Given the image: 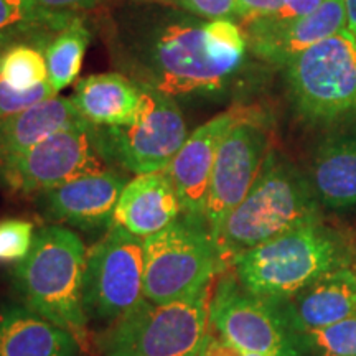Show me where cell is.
Returning <instances> with one entry per match:
<instances>
[{
    "label": "cell",
    "instance_id": "1",
    "mask_svg": "<svg viewBox=\"0 0 356 356\" xmlns=\"http://www.w3.org/2000/svg\"><path fill=\"white\" fill-rule=\"evenodd\" d=\"M113 53L129 79L175 101L221 95L243 66L210 50L203 19L170 6L127 13Z\"/></svg>",
    "mask_w": 356,
    "mask_h": 356
},
{
    "label": "cell",
    "instance_id": "2",
    "mask_svg": "<svg viewBox=\"0 0 356 356\" xmlns=\"http://www.w3.org/2000/svg\"><path fill=\"white\" fill-rule=\"evenodd\" d=\"M320 221V200L312 181L286 155L270 147L246 198L231 211L213 239L225 270H229L236 257L248 249Z\"/></svg>",
    "mask_w": 356,
    "mask_h": 356
},
{
    "label": "cell",
    "instance_id": "3",
    "mask_svg": "<svg viewBox=\"0 0 356 356\" xmlns=\"http://www.w3.org/2000/svg\"><path fill=\"white\" fill-rule=\"evenodd\" d=\"M86 246L66 226L35 231L33 246L13 269V289L20 304L40 317L81 338L86 332L83 307Z\"/></svg>",
    "mask_w": 356,
    "mask_h": 356
},
{
    "label": "cell",
    "instance_id": "4",
    "mask_svg": "<svg viewBox=\"0 0 356 356\" xmlns=\"http://www.w3.org/2000/svg\"><path fill=\"white\" fill-rule=\"evenodd\" d=\"M350 261L345 239L320 221L248 249L236 257L231 269L254 296L287 300L320 275L351 267Z\"/></svg>",
    "mask_w": 356,
    "mask_h": 356
},
{
    "label": "cell",
    "instance_id": "5",
    "mask_svg": "<svg viewBox=\"0 0 356 356\" xmlns=\"http://www.w3.org/2000/svg\"><path fill=\"white\" fill-rule=\"evenodd\" d=\"M213 284L181 299L145 297L96 337L99 356H200L210 335Z\"/></svg>",
    "mask_w": 356,
    "mask_h": 356
},
{
    "label": "cell",
    "instance_id": "6",
    "mask_svg": "<svg viewBox=\"0 0 356 356\" xmlns=\"http://www.w3.org/2000/svg\"><path fill=\"white\" fill-rule=\"evenodd\" d=\"M284 78L302 121L332 126L356 119V40L346 29L289 61Z\"/></svg>",
    "mask_w": 356,
    "mask_h": 356
},
{
    "label": "cell",
    "instance_id": "7",
    "mask_svg": "<svg viewBox=\"0 0 356 356\" xmlns=\"http://www.w3.org/2000/svg\"><path fill=\"white\" fill-rule=\"evenodd\" d=\"M226 273L202 218L181 213L167 228L144 239V297L155 304L181 299L211 286Z\"/></svg>",
    "mask_w": 356,
    "mask_h": 356
},
{
    "label": "cell",
    "instance_id": "8",
    "mask_svg": "<svg viewBox=\"0 0 356 356\" xmlns=\"http://www.w3.org/2000/svg\"><path fill=\"white\" fill-rule=\"evenodd\" d=\"M108 170L118 168L104 152L99 127L81 118L12 160L0 172V184L19 193L38 195Z\"/></svg>",
    "mask_w": 356,
    "mask_h": 356
},
{
    "label": "cell",
    "instance_id": "9",
    "mask_svg": "<svg viewBox=\"0 0 356 356\" xmlns=\"http://www.w3.org/2000/svg\"><path fill=\"white\" fill-rule=\"evenodd\" d=\"M144 299V238L113 225L86 254L83 307L88 323H113Z\"/></svg>",
    "mask_w": 356,
    "mask_h": 356
},
{
    "label": "cell",
    "instance_id": "10",
    "mask_svg": "<svg viewBox=\"0 0 356 356\" xmlns=\"http://www.w3.org/2000/svg\"><path fill=\"white\" fill-rule=\"evenodd\" d=\"M210 327L226 343L249 353L273 355L287 346H300L286 302L254 296L229 270L213 287Z\"/></svg>",
    "mask_w": 356,
    "mask_h": 356
},
{
    "label": "cell",
    "instance_id": "11",
    "mask_svg": "<svg viewBox=\"0 0 356 356\" xmlns=\"http://www.w3.org/2000/svg\"><path fill=\"white\" fill-rule=\"evenodd\" d=\"M140 88L145 104L136 122L99 127L109 162L118 170L134 175L163 170L188 137L177 101L155 89Z\"/></svg>",
    "mask_w": 356,
    "mask_h": 356
},
{
    "label": "cell",
    "instance_id": "12",
    "mask_svg": "<svg viewBox=\"0 0 356 356\" xmlns=\"http://www.w3.org/2000/svg\"><path fill=\"white\" fill-rule=\"evenodd\" d=\"M269 149V132L254 109L225 136L218 149L204 204V222L211 236L246 198Z\"/></svg>",
    "mask_w": 356,
    "mask_h": 356
},
{
    "label": "cell",
    "instance_id": "13",
    "mask_svg": "<svg viewBox=\"0 0 356 356\" xmlns=\"http://www.w3.org/2000/svg\"><path fill=\"white\" fill-rule=\"evenodd\" d=\"M129 181L122 170L86 175L35 195L40 216L53 225L101 233L114 225V210Z\"/></svg>",
    "mask_w": 356,
    "mask_h": 356
},
{
    "label": "cell",
    "instance_id": "14",
    "mask_svg": "<svg viewBox=\"0 0 356 356\" xmlns=\"http://www.w3.org/2000/svg\"><path fill=\"white\" fill-rule=\"evenodd\" d=\"M252 109L231 108L195 129L172 162L163 168L180 200L181 213L204 220L208 186L218 149L229 129Z\"/></svg>",
    "mask_w": 356,
    "mask_h": 356
},
{
    "label": "cell",
    "instance_id": "15",
    "mask_svg": "<svg viewBox=\"0 0 356 356\" xmlns=\"http://www.w3.org/2000/svg\"><path fill=\"white\" fill-rule=\"evenodd\" d=\"M346 29L343 0H325L317 10L296 19H264L244 26L248 48L267 65L284 68L315 43Z\"/></svg>",
    "mask_w": 356,
    "mask_h": 356
},
{
    "label": "cell",
    "instance_id": "16",
    "mask_svg": "<svg viewBox=\"0 0 356 356\" xmlns=\"http://www.w3.org/2000/svg\"><path fill=\"white\" fill-rule=\"evenodd\" d=\"M181 215V204L163 170L136 175L124 185L114 210V225L149 238Z\"/></svg>",
    "mask_w": 356,
    "mask_h": 356
},
{
    "label": "cell",
    "instance_id": "17",
    "mask_svg": "<svg viewBox=\"0 0 356 356\" xmlns=\"http://www.w3.org/2000/svg\"><path fill=\"white\" fill-rule=\"evenodd\" d=\"M286 302L297 335L320 330L356 315V270L340 267L320 275Z\"/></svg>",
    "mask_w": 356,
    "mask_h": 356
},
{
    "label": "cell",
    "instance_id": "18",
    "mask_svg": "<svg viewBox=\"0 0 356 356\" xmlns=\"http://www.w3.org/2000/svg\"><path fill=\"white\" fill-rule=\"evenodd\" d=\"M74 109L97 127L129 126L145 104L144 89L122 73H101L79 79L71 96Z\"/></svg>",
    "mask_w": 356,
    "mask_h": 356
},
{
    "label": "cell",
    "instance_id": "19",
    "mask_svg": "<svg viewBox=\"0 0 356 356\" xmlns=\"http://www.w3.org/2000/svg\"><path fill=\"white\" fill-rule=\"evenodd\" d=\"M79 340L25 305H0V356H78Z\"/></svg>",
    "mask_w": 356,
    "mask_h": 356
},
{
    "label": "cell",
    "instance_id": "20",
    "mask_svg": "<svg viewBox=\"0 0 356 356\" xmlns=\"http://www.w3.org/2000/svg\"><path fill=\"white\" fill-rule=\"evenodd\" d=\"M81 119L71 97L55 96L0 119V172L51 134Z\"/></svg>",
    "mask_w": 356,
    "mask_h": 356
},
{
    "label": "cell",
    "instance_id": "21",
    "mask_svg": "<svg viewBox=\"0 0 356 356\" xmlns=\"http://www.w3.org/2000/svg\"><path fill=\"white\" fill-rule=\"evenodd\" d=\"M310 181L325 207L356 204V132L332 136L318 145L312 159Z\"/></svg>",
    "mask_w": 356,
    "mask_h": 356
},
{
    "label": "cell",
    "instance_id": "22",
    "mask_svg": "<svg viewBox=\"0 0 356 356\" xmlns=\"http://www.w3.org/2000/svg\"><path fill=\"white\" fill-rule=\"evenodd\" d=\"M78 17L48 10L35 0H0V43L30 42L44 51L48 43Z\"/></svg>",
    "mask_w": 356,
    "mask_h": 356
},
{
    "label": "cell",
    "instance_id": "23",
    "mask_svg": "<svg viewBox=\"0 0 356 356\" xmlns=\"http://www.w3.org/2000/svg\"><path fill=\"white\" fill-rule=\"evenodd\" d=\"M88 43L89 32L81 17H78L44 48L48 83L56 92L63 91L78 79Z\"/></svg>",
    "mask_w": 356,
    "mask_h": 356
},
{
    "label": "cell",
    "instance_id": "24",
    "mask_svg": "<svg viewBox=\"0 0 356 356\" xmlns=\"http://www.w3.org/2000/svg\"><path fill=\"white\" fill-rule=\"evenodd\" d=\"M0 78L19 91H30L48 81L42 48L30 42L0 43Z\"/></svg>",
    "mask_w": 356,
    "mask_h": 356
},
{
    "label": "cell",
    "instance_id": "25",
    "mask_svg": "<svg viewBox=\"0 0 356 356\" xmlns=\"http://www.w3.org/2000/svg\"><path fill=\"white\" fill-rule=\"evenodd\" d=\"M300 346L314 356H356V315L304 333Z\"/></svg>",
    "mask_w": 356,
    "mask_h": 356
},
{
    "label": "cell",
    "instance_id": "26",
    "mask_svg": "<svg viewBox=\"0 0 356 356\" xmlns=\"http://www.w3.org/2000/svg\"><path fill=\"white\" fill-rule=\"evenodd\" d=\"M35 228L26 220L0 221V262H20L33 246Z\"/></svg>",
    "mask_w": 356,
    "mask_h": 356
},
{
    "label": "cell",
    "instance_id": "27",
    "mask_svg": "<svg viewBox=\"0 0 356 356\" xmlns=\"http://www.w3.org/2000/svg\"><path fill=\"white\" fill-rule=\"evenodd\" d=\"M58 96V92L51 88L50 83H43L30 91H19L0 78V119L7 115L22 113V111L32 108L44 99Z\"/></svg>",
    "mask_w": 356,
    "mask_h": 356
},
{
    "label": "cell",
    "instance_id": "28",
    "mask_svg": "<svg viewBox=\"0 0 356 356\" xmlns=\"http://www.w3.org/2000/svg\"><path fill=\"white\" fill-rule=\"evenodd\" d=\"M203 20L234 19V0H159Z\"/></svg>",
    "mask_w": 356,
    "mask_h": 356
},
{
    "label": "cell",
    "instance_id": "29",
    "mask_svg": "<svg viewBox=\"0 0 356 356\" xmlns=\"http://www.w3.org/2000/svg\"><path fill=\"white\" fill-rule=\"evenodd\" d=\"M282 7L284 0H234V19L246 26L257 20L274 19Z\"/></svg>",
    "mask_w": 356,
    "mask_h": 356
},
{
    "label": "cell",
    "instance_id": "30",
    "mask_svg": "<svg viewBox=\"0 0 356 356\" xmlns=\"http://www.w3.org/2000/svg\"><path fill=\"white\" fill-rule=\"evenodd\" d=\"M38 6L53 12H65V13H76L81 10H91L104 2V0H35Z\"/></svg>",
    "mask_w": 356,
    "mask_h": 356
},
{
    "label": "cell",
    "instance_id": "31",
    "mask_svg": "<svg viewBox=\"0 0 356 356\" xmlns=\"http://www.w3.org/2000/svg\"><path fill=\"white\" fill-rule=\"evenodd\" d=\"M325 0H284V7L282 12L279 13L277 17L274 19H296V17H302V15H309L314 10L322 6Z\"/></svg>",
    "mask_w": 356,
    "mask_h": 356
},
{
    "label": "cell",
    "instance_id": "32",
    "mask_svg": "<svg viewBox=\"0 0 356 356\" xmlns=\"http://www.w3.org/2000/svg\"><path fill=\"white\" fill-rule=\"evenodd\" d=\"M346 12V30L356 40V0H343Z\"/></svg>",
    "mask_w": 356,
    "mask_h": 356
},
{
    "label": "cell",
    "instance_id": "33",
    "mask_svg": "<svg viewBox=\"0 0 356 356\" xmlns=\"http://www.w3.org/2000/svg\"><path fill=\"white\" fill-rule=\"evenodd\" d=\"M302 351L304 350H302L300 346H287V348L275 351V353L269 356H302Z\"/></svg>",
    "mask_w": 356,
    "mask_h": 356
}]
</instances>
